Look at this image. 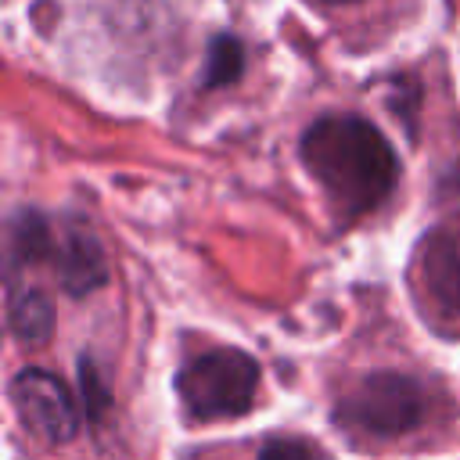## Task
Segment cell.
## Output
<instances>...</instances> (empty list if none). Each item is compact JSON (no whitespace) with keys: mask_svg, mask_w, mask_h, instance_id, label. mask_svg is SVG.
Instances as JSON below:
<instances>
[{"mask_svg":"<svg viewBox=\"0 0 460 460\" xmlns=\"http://www.w3.org/2000/svg\"><path fill=\"white\" fill-rule=\"evenodd\" d=\"M43 270L54 277L58 291L65 298H75V302L108 288L111 266H108L104 241H101L97 226L79 208H58L54 212V230H50Z\"/></svg>","mask_w":460,"mask_h":460,"instance_id":"277c9868","label":"cell"},{"mask_svg":"<svg viewBox=\"0 0 460 460\" xmlns=\"http://www.w3.org/2000/svg\"><path fill=\"white\" fill-rule=\"evenodd\" d=\"M385 108L406 129V140L417 144V137H420V108H424V83L413 72L385 75Z\"/></svg>","mask_w":460,"mask_h":460,"instance_id":"9c48e42d","label":"cell"},{"mask_svg":"<svg viewBox=\"0 0 460 460\" xmlns=\"http://www.w3.org/2000/svg\"><path fill=\"white\" fill-rule=\"evenodd\" d=\"M4 309L7 331L18 345L40 349L54 334V302L32 280H4Z\"/></svg>","mask_w":460,"mask_h":460,"instance_id":"52a82bcc","label":"cell"},{"mask_svg":"<svg viewBox=\"0 0 460 460\" xmlns=\"http://www.w3.org/2000/svg\"><path fill=\"white\" fill-rule=\"evenodd\" d=\"M7 399L29 435L47 446H68L79 435L83 410L72 388L47 367H22L7 385Z\"/></svg>","mask_w":460,"mask_h":460,"instance_id":"5b68a950","label":"cell"},{"mask_svg":"<svg viewBox=\"0 0 460 460\" xmlns=\"http://www.w3.org/2000/svg\"><path fill=\"white\" fill-rule=\"evenodd\" d=\"M295 151L341 230L385 208L402 180V158L395 144L359 111L331 108L313 115L302 126Z\"/></svg>","mask_w":460,"mask_h":460,"instance_id":"6da1fadb","label":"cell"},{"mask_svg":"<svg viewBox=\"0 0 460 460\" xmlns=\"http://www.w3.org/2000/svg\"><path fill=\"white\" fill-rule=\"evenodd\" d=\"M431 417V392L406 370H367L331 402V424L356 442H392L413 435Z\"/></svg>","mask_w":460,"mask_h":460,"instance_id":"7a4b0ae2","label":"cell"},{"mask_svg":"<svg viewBox=\"0 0 460 460\" xmlns=\"http://www.w3.org/2000/svg\"><path fill=\"white\" fill-rule=\"evenodd\" d=\"M244 72H248V43L234 29H216L205 40V58H201V72L194 79V90L198 93L234 90L244 79Z\"/></svg>","mask_w":460,"mask_h":460,"instance_id":"ba28073f","label":"cell"},{"mask_svg":"<svg viewBox=\"0 0 460 460\" xmlns=\"http://www.w3.org/2000/svg\"><path fill=\"white\" fill-rule=\"evenodd\" d=\"M255 460H334V456L302 431H273L259 442Z\"/></svg>","mask_w":460,"mask_h":460,"instance_id":"8fae6325","label":"cell"},{"mask_svg":"<svg viewBox=\"0 0 460 460\" xmlns=\"http://www.w3.org/2000/svg\"><path fill=\"white\" fill-rule=\"evenodd\" d=\"M75 385H79V410H83V420L90 428L104 424L108 410H111V388L97 367V359L90 352H83L75 359Z\"/></svg>","mask_w":460,"mask_h":460,"instance_id":"30bf717a","label":"cell"},{"mask_svg":"<svg viewBox=\"0 0 460 460\" xmlns=\"http://www.w3.org/2000/svg\"><path fill=\"white\" fill-rule=\"evenodd\" d=\"M309 7H320V11H331V7H352V4H363V0H305Z\"/></svg>","mask_w":460,"mask_h":460,"instance_id":"7c38bea8","label":"cell"},{"mask_svg":"<svg viewBox=\"0 0 460 460\" xmlns=\"http://www.w3.org/2000/svg\"><path fill=\"white\" fill-rule=\"evenodd\" d=\"M413 291L435 323L460 327V226H428L413 244Z\"/></svg>","mask_w":460,"mask_h":460,"instance_id":"8992f818","label":"cell"},{"mask_svg":"<svg viewBox=\"0 0 460 460\" xmlns=\"http://www.w3.org/2000/svg\"><path fill=\"white\" fill-rule=\"evenodd\" d=\"M259 381L262 367L248 349L205 345L176 367L172 392L190 424H212L252 413L259 399Z\"/></svg>","mask_w":460,"mask_h":460,"instance_id":"3957f363","label":"cell"}]
</instances>
